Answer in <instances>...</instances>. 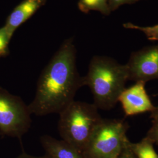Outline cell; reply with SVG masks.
Instances as JSON below:
<instances>
[{"instance_id":"obj_5","label":"cell","mask_w":158,"mask_h":158,"mask_svg":"<svg viewBox=\"0 0 158 158\" xmlns=\"http://www.w3.org/2000/svg\"><path fill=\"white\" fill-rule=\"evenodd\" d=\"M31 113L23 99L0 88V132L21 139L28 132Z\"/></svg>"},{"instance_id":"obj_9","label":"cell","mask_w":158,"mask_h":158,"mask_svg":"<svg viewBox=\"0 0 158 158\" xmlns=\"http://www.w3.org/2000/svg\"><path fill=\"white\" fill-rule=\"evenodd\" d=\"M40 142L50 158H85L82 153L63 139L44 135L40 136Z\"/></svg>"},{"instance_id":"obj_14","label":"cell","mask_w":158,"mask_h":158,"mask_svg":"<svg viewBox=\"0 0 158 158\" xmlns=\"http://www.w3.org/2000/svg\"><path fill=\"white\" fill-rule=\"evenodd\" d=\"M142 0H108V5L111 11L117 10L119 6L125 4H132Z\"/></svg>"},{"instance_id":"obj_17","label":"cell","mask_w":158,"mask_h":158,"mask_svg":"<svg viewBox=\"0 0 158 158\" xmlns=\"http://www.w3.org/2000/svg\"><path fill=\"white\" fill-rule=\"evenodd\" d=\"M15 158H50L47 155H44L42 156H34L32 155H29L27 153H22L21 154H20L18 156H17Z\"/></svg>"},{"instance_id":"obj_10","label":"cell","mask_w":158,"mask_h":158,"mask_svg":"<svg viewBox=\"0 0 158 158\" xmlns=\"http://www.w3.org/2000/svg\"><path fill=\"white\" fill-rule=\"evenodd\" d=\"M129 148L136 158H158L153 142L147 136L138 143L130 142Z\"/></svg>"},{"instance_id":"obj_4","label":"cell","mask_w":158,"mask_h":158,"mask_svg":"<svg viewBox=\"0 0 158 158\" xmlns=\"http://www.w3.org/2000/svg\"><path fill=\"white\" fill-rule=\"evenodd\" d=\"M127 128L123 121L102 119L82 153L84 158H118L130 144Z\"/></svg>"},{"instance_id":"obj_13","label":"cell","mask_w":158,"mask_h":158,"mask_svg":"<svg viewBox=\"0 0 158 158\" xmlns=\"http://www.w3.org/2000/svg\"><path fill=\"white\" fill-rule=\"evenodd\" d=\"M12 37L4 26L0 28V57L6 56L9 54L8 45Z\"/></svg>"},{"instance_id":"obj_8","label":"cell","mask_w":158,"mask_h":158,"mask_svg":"<svg viewBox=\"0 0 158 158\" xmlns=\"http://www.w3.org/2000/svg\"><path fill=\"white\" fill-rule=\"evenodd\" d=\"M46 1V0H23L6 18L4 27L8 33L13 36L17 29L45 5Z\"/></svg>"},{"instance_id":"obj_11","label":"cell","mask_w":158,"mask_h":158,"mask_svg":"<svg viewBox=\"0 0 158 158\" xmlns=\"http://www.w3.org/2000/svg\"><path fill=\"white\" fill-rule=\"evenodd\" d=\"M78 7L81 11L85 14L90 11H96L103 15H108L111 12L108 5V0H79Z\"/></svg>"},{"instance_id":"obj_15","label":"cell","mask_w":158,"mask_h":158,"mask_svg":"<svg viewBox=\"0 0 158 158\" xmlns=\"http://www.w3.org/2000/svg\"><path fill=\"white\" fill-rule=\"evenodd\" d=\"M147 137L153 143L158 144V121H153L152 127L148 131Z\"/></svg>"},{"instance_id":"obj_3","label":"cell","mask_w":158,"mask_h":158,"mask_svg":"<svg viewBox=\"0 0 158 158\" xmlns=\"http://www.w3.org/2000/svg\"><path fill=\"white\" fill-rule=\"evenodd\" d=\"M58 131L63 140L83 153L102 121L94 104L73 101L59 114Z\"/></svg>"},{"instance_id":"obj_18","label":"cell","mask_w":158,"mask_h":158,"mask_svg":"<svg viewBox=\"0 0 158 158\" xmlns=\"http://www.w3.org/2000/svg\"><path fill=\"white\" fill-rule=\"evenodd\" d=\"M151 117L153 119V121H158V107H155V110L151 112Z\"/></svg>"},{"instance_id":"obj_6","label":"cell","mask_w":158,"mask_h":158,"mask_svg":"<svg viewBox=\"0 0 158 158\" xmlns=\"http://www.w3.org/2000/svg\"><path fill=\"white\" fill-rule=\"evenodd\" d=\"M129 80L146 83L158 79V45L134 52L127 64Z\"/></svg>"},{"instance_id":"obj_7","label":"cell","mask_w":158,"mask_h":158,"mask_svg":"<svg viewBox=\"0 0 158 158\" xmlns=\"http://www.w3.org/2000/svg\"><path fill=\"white\" fill-rule=\"evenodd\" d=\"M145 83L137 81L128 89H125L119 97L118 102L122 104L126 115L152 112L155 107L147 94L145 87Z\"/></svg>"},{"instance_id":"obj_16","label":"cell","mask_w":158,"mask_h":158,"mask_svg":"<svg viewBox=\"0 0 158 158\" xmlns=\"http://www.w3.org/2000/svg\"><path fill=\"white\" fill-rule=\"evenodd\" d=\"M130 145V144H129ZM118 158H136L130 149L129 146L123 151Z\"/></svg>"},{"instance_id":"obj_12","label":"cell","mask_w":158,"mask_h":158,"mask_svg":"<svg viewBox=\"0 0 158 158\" xmlns=\"http://www.w3.org/2000/svg\"><path fill=\"white\" fill-rule=\"evenodd\" d=\"M123 26L125 28L135 29L141 31L149 40H158V25L152 27H141L128 23H125Z\"/></svg>"},{"instance_id":"obj_1","label":"cell","mask_w":158,"mask_h":158,"mask_svg":"<svg viewBox=\"0 0 158 158\" xmlns=\"http://www.w3.org/2000/svg\"><path fill=\"white\" fill-rule=\"evenodd\" d=\"M83 77L76 66V49L73 39L65 40L44 69L38 80L33 100L28 105L31 114L45 116L58 114L74 101Z\"/></svg>"},{"instance_id":"obj_2","label":"cell","mask_w":158,"mask_h":158,"mask_svg":"<svg viewBox=\"0 0 158 158\" xmlns=\"http://www.w3.org/2000/svg\"><path fill=\"white\" fill-rule=\"evenodd\" d=\"M129 80L127 64H121L109 57L95 56L89 64L84 85L90 89L94 104L98 109L108 110L118 102L119 97Z\"/></svg>"}]
</instances>
